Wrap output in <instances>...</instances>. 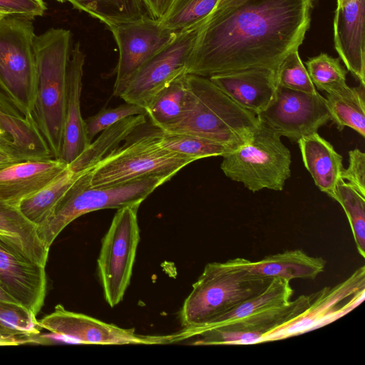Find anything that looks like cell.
<instances>
[{
  "instance_id": "603a6c76",
  "label": "cell",
  "mask_w": 365,
  "mask_h": 365,
  "mask_svg": "<svg viewBox=\"0 0 365 365\" xmlns=\"http://www.w3.org/2000/svg\"><path fill=\"white\" fill-rule=\"evenodd\" d=\"M146 115H135L123 119L103 130L83 153L68 164L76 173L91 170L106 156L120 145L146 123Z\"/></svg>"
},
{
  "instance_id": "8fae6325",
  "label": "cell",
  "mask_w": 365,
  "mask_h": 365,
  "mask_svg": "<svg viewBox=\"0 0 365 365\" xmlns=\"http://www.w3.org/2000/svg\"><path fill=\"white\" fill-rule=\"evenodd\" d=\"M257 117L280 137L295 142L317 133L330 120L327 100L318 92L308 93L279 86L269 104Z\"/></svg>"
},
{
  "instance_id": "8d00e7d4",
  "label": "cell",
  "mask_w": 365,
  "mask_h": 365,
  "mask_svg": "<svg viewBox=\"0 0 365 365\" xmlns=\"http://www.w3.org/2000/svg\"><path fill=\"white\" fill-rule=\"evenodd\" d=\"M46 9L44 0H0V10L9 15L31 20L42 16Z\"/></svg>"
},
{
  "instance_id": "e0dca14e",
  "label": "cell",
  "mask_w": 365,
  "mask_h": 365,
  "mask_svg": "<svg viewBox=\"0 0 365 365\" xmlns=\"http://www.w3.org/2000/svg\"><path fill=\"white\" fill-rule=\"evenodd\" d=\"M0 150L19 162L53 158L33 116H24L0 95Z\"/></svg>"
},
{
  "instance_id": "b9f144b4",
  "label": "cell",
  "mask_w": 365,
  "mask_h": 365,
  "mask_svg": "<svg viewBox=\"0 0 365 365\" xmlns=\"http://www.w3.org/2000/svg\"><path fill=\"white\" fill-rule=\"evenodd\" d=\"M6 15H9V14L2 10H0V19H1L2 17H4Z\"/></svg>"
},
{
  "instance_id": "ee69618b",
  "label": "cell",
  "mask_w": 365,
  "mask_h": 365,
  "mask_svg": "<svg viewBox=\"0 0 365 365\" xmlns=\"http://www.w3.org/2000/svg\"><path fill=\"white\" fill-rule=\"evenodd\" d=\"M58 2H60V3H63L64 2V0H56Z\"/></svg>"
},
{
  "instance_id": "7c38bea8",
  "label": "cell",
  "mask_w": 365,
  "mask_h": 365,
  "mask_svg": "<svg viewBox=\"0 0 365 365\" xmlns=\"http://www.w3.org/2000/svg\"><path fill=\"white\" fill-rule=\"evenodd\" d=\"M197 33V27L177 34L170 43L133 76L120 98L125 103L138 105L146 110L163 88L186 73Z\"/></svg>"
},
{
  "instance_id": "4fadbf2b",
  "label": "cell",
  "mask_w": 365,
  "mask_h": 365,
  "mask_svg": "<svg viewBox=\"0 0 365 365\" xmlns=\"http://www.w3.org/2000/svg\"><path fill=\"white\" fill-rule=\"evenodd\" d=\"M119 51L113 95L120 97L133 76L176 36L158 19L144 17L107 26Z\"/></svg>"
},
{
  "instance_id": "ac0fdd59",
  "label": "cell",
  "mask_w": 365,
  "mask_h": 365,
  "mask_svg": "<svg viewBox=\"0 0 365 365\" xmlns=\"http://www.w3.org/2000/svg\"><path fill=\"white\" fill-rule=\"evenodd\" d=\"M68 166L60 158L27 160L0 170V203L19 207L57 178Z\"/></svg>"
},
{
  "instance_id": "d6a6232c",
  "label": "cell",
  "mask_w": 365,
  "mask_h": 365,
  "mask_svg": "<svg viewBox=\"0 0 365 365\" xmlns=\"http://www.w3.org/2000/svg\"><path fill=\"white\" fill-rule=\"evenodd\" d=\"M305 64L314 86L319 91L329 93L348 86L346 82L348 71L341 65L339 58L321 53L309 58Z\"/></svg>"
},
{
  "instance_id": "83f0119b",
  "label": "cell",
  "mask_w": 365,
  "mask_h": 365,
  "mask_svg": "<svg viewBox=\"0 0 365 365\" xmlns=\"http://www.w3.org/2000/svg\"><path fill=\"white\" fill-rule=\"evenodd\" d=\"M107 26L137 20L148 15L140 0H64Z\"/></svg>"
},
{
  "instance_id": "f546056e",
  "label": "cell",
  "mask_w": 365,
  "mask_h": 365,
  "mask_svg": "<svg viewBox=\"0 0 365 365\" xmlns=\"http://www.w3.org/2000/svg\"><path fill=\"white\" fill-rule=\"evenodd\" d=\"M40 325L34 315L18 302L0 300V335L15 339L21 344L35 341Z\"/></svg>"
},
{
  "instance_id": "74e56055",
  "label": "cell",
  "mask_w": 365,
  "mask_h": 365,
  "mask_svg": "<svg viewBox=\"0 0 365 365\" xmlns=\"http://www.w3.org/2000/svg\"><path fill=\"white\" fill-rule=\"evenodd\" d=\"M148 15L155 19H161L174 0H140Z\"/></svg>"
},
{
  "instance_id": "f6af8a7d",
  "label": "cell",
  "mask_w": 365,
  "mask_h": 365,
  "mask_svg": "<svg viewBox=\"0 0 365 365\" xmlns=\"http://www.w3.org/2000/svg\"><path fill=\"white\" fill-rule=\"evenodd\" d=\"M0 233H4V232H0Z\"/></svg>"
},
{
  "instance_id": "30bf717a",
  "label": "cell",
  "mask_w": 365,
  "mask_h": 365,
  "mask_svg": "<svg viewBox=\"0 0 365 365\" xmlns=\"http://www.w3.org/2000/svg\"><path fill=\"white\" fill-rule=\"evenodd\" d=\"M365 298V267L334 287L314 292L310 306L294 319L262 334L259 344L295 336L327 325L350 312Z\"/></svg>"
},
{
  "instance_id": "484cf974",
  "label": "cell",
  "mask_w": 365,
  "mask_h": 365,
  "mask_svg": "<svg viewBox=\"0 0 365 365\" xmlns=\"http://www.w3.org/2000/svg\"><path fill=\"white\" fill-rule=\"evenodd\" d=\"M185 74L163 88L146 108V115L155 128L165 131L182 118L187 98Z\"/></svg>"
},
{
  "instance_id": "cb8c5ba5",
  "label": "cell",
  "mask_w": 365,
  "mask_h": 365,
  "mask_svg": "<svg viewBox=\"0 0 365 365\" xmlns=\"http://www.w3.org/2000/svg\"><path fill=\"white\" fill-rule=\"evenodd\" d=\"M365 86H349L327 94V105L339 130L349 127L365 137Z\"/></svg>"
},
{
  "instance_id": "d4e9b609",
  "label": "cell",
  "mask_w": 365,
  "mask_h": 365,
  "mask_svg": "<svg viewBox=\"0 0 365 365\" xmlns=\"http://www.w3.org/2000/svg\"><path fill=\"white\" fill-rule=\"evenodd\" d=\"M85 173V172H84ZM83 173L67 168L52 182L19 205L21 212L36 226L43 222Z\"/></svg>"
},
{
  "instance_id": "277c9868",
  "label": "cell",
  "mask_w": 365,
  "mask_h": 365,
  "mask_svg": "<svg viewBox=\"0 0 365 365\" xmlns=\"http://www.w3.org/2000/svg\"><path fill=\"white\" fill-rule=\"evenodd\" d=\"M71 31L51 28L35 38L37 82L32 116L53 158H60L64 136Z\"/></svg>"
},
{
  "instance_id": "e575fe53",
  "label": "cell",
  "mask_w": 365,
  "mask_h": 365,
  "mask_svg": "<svg viewBox=\"0 0 365 365\" xmlns=\"http://www.w3.org/2000/svg\"><path fill=\"white\" fill-rule=\"evenodd\" d=\"M135 115H146V111L138 105L125 103L115 108L101 110L96 114L84 119L86 135L90 143L97 134L107 128L123 119Z\"/></svg>"
},
{
  "instance_id": "5bb4252c",
  "label": "cell",
  "mask_w": 365,
  "mask_h": 365,
  "mask_svg": "<svg viewBox=\"0 0 365 365\" xmlns=\"http://www.w3.org/2000/svg\"><path fill=\"white\" fill-rule=\"evenodd\" d=\"M46 284V266L29 257L18 237L0 233V284L2 288L36 316L43 305Z\"/></svg>"
},
{
  "instance_id": "5b68a950",
  "label": "cell",
  "mask_w": 365,
  "mask_h": 365,
  "mask_svg": "<svg viewBox=\"0 0 365 365\" xmlns=\"http://www.w3.org/2000/svg\"><path fill=\"white\" fill-rule=\"evenodd\" d=\"M170 178L161 175L144 177L125 183L92 187L88 171L83 173L57 204L51 215L37 226L38 235L49 250L51 245L71 222L91 212L138 206L157 187Z\"/></svg>"
},
{
  "instance_id": "52a82bcc",
  "label": "cell",
  "mask_w": 365,
  "mask_h": 365,
  "mask_svg": "<svg viewBox=\"0 0 365 365\" xmlns=\"http://www.w3.org/2000/svg\"><path fill=\"white\" fill-rule=\"evenodd\" d=\"M220 168L250 191L283 190L291 176V153L281 137L260 122L251 139L222 156Z\"/></svg>"
},
{
  "instance_id": "ab89813d",
  "label": "cell",
  "mask_w": 365,
  "mask_h": 365,
  "mask_svg": "<svg viewBox=\"0 0 365 365\" xmlns=\"http://www.w3.org/2000/svg\"><path fill=\"white\" fill-rule=\"evenodd\" d=\"M21 344V342L17 339L5 337L0 335V346H13Z\"/></svg>"
},
{
  "instance_id": "60d3db41",
  "label": "cell",
  "mask_w": 365,
  "mask_h": 365,
  "mask_svg": "<svg viewBox=\"0 0 365 365\" xmlns=\"http://www.w3.org/2000/svg\"><path fill=\"white\" fill-rule=\"evenodd\" d=\"M0 300L17 302L12 297H11L0 284ZM19 303V302H18Z\"/></svg>"
},
{
  "instance_id": "836d02e7",
  "label": "cell",
  "mask_w": 365,
  "mask_h": 365,
  "mask_svg": "<svg viewBox=\"0 0 365 365\" xmlns=\"http://www.w3.org/2000/svg\"><path fill=\"white\" fill-rule=\"evenodd\" d=\"M279 86L308 93L317 92L307 70L303 64L298 49L289 53L277 69Z\"/></svg>"
},
{
  "instance_id": "4316f807",
  "label": "cell",
  "mask_w": 365,
  "mask_h": 365,
  "mask_svg": "<svg viewBox=\"0 0 365 365\" xmlns=\"http://www.w3.org/2000/svg\"><path fill=\"white\" fill-rule=\"evenodd\" d=\"M0 232L18 237L31 259L46 265L49 250L41 242L37 226L26 218L19 207L0 203Z\"/></svg>"
},
{
  "instance_id": "f35d334b",
  "label": "cell",
  "mask_w": 365,
  "mask_h": 365,
  "mask_svg": "<svg viewBox=\"0 0 365 365\" xmlns=\"http://www.w3.org/2000/svg\"><path fill=\"white\" fill-rule=\"evenodd\" d=\"M16 163L19 161L0 150V170Z\"/></svg>"
},
{
  "instance_id": "44dd1931",
  "label": "cell",
  "mask_w": 365,
  "mask_h": 365,
  "mask_svg": "<svg viewBox=\"0 0 365 365\" xmlns=\"http://www.w3.org/2000/svg\"><path fill=\"white\" fill-rule=\"evenodd\" d=\"M304 165L317 187L334 200L335 188L344 169L342 156L315 133L298 141Z\"/></svg>"
},
{
  "instance_id": "ba28073f",
  "label": "cell",
  "mask_w": 365,
  "mask_h": 365,
  "mask_svg": "<svg viewBox=\"0 0 365 365\" xmlns=\"http://www.w3.org/2000/svg\"><path fill=\"white\" fill-rule=\"evenodd\" d=\"M192 162L162 147L153 130L135 138L130 135L106 156L88 171L89 183L92 187H106L151 175L171 178Z\"/></svg>"
},
{
  "instance_id": "3957f363",
  "label": "cell",
  "mask_w": 365,
  "mask_h": 365,
  "mask_svg": "<svg viewBox=\"0 0 365 365\" xmlns=\"http://www.w3.org/2000/svg\"><path fill=\"white\" fill-rule=\"evenodd\" d=\"M185 81L184 115L166 132L199 136L233 150L251 139L260 124L256 114L237 104L209 78L186 73Z\"/></svg>"
},
{
  "instance_id": "d590c367",
  "label": "cell",
  "mask_w": 365,
  "mask_h": 365,
  "mask_svg": "<svg viewBox=\"0 0 365 365\" xmlns=\"http://www.w3.org/2000/svg\"><path fill=\"white\" fill-rule=\"evenodd\" d=\"M341 178L365 195V153L358 148L349 152V165L344 168Z\"/></svg>"
},
{
  "instance_id": "ffe728a7",
  "label": "cell",
  "mask_w": 365,
  "mask_h": 365,
  "mask_svg": "<svg viewBox=\"0 0 365 365\" xmlns=\"http://www.w3.org/2000/svg\"><path fill=\"white\" fill-rule=\"evenodd\" d=\"M209 78L237 104L257 115L269 104L278 86L277 69L268 68L225 73Z\"/></svg>"
},
{
  "instance_id": "7bdbcfd3",
  "label": "cell",
  "mask_w": 365,
  "mask_h": 365,
  "mask_svg": "<svg viewBox=\"0 0 365 365\" xmlns=\"http://www.w3.org/2000/svg\"><path fill=\"white\" fill-rule=\"evenodd\" d=\"M336 5H339L342 0H336Z\"/></svg>"
},
{
  "instance_id": "1f68e13d",
  "label": "cell",
  "mask_w": 365,
  "mask_h": 365,
  "mask_svg": "<svg viewBox=\"0 0 365 365\" xmlns=\"http://www.w3.org/2000/svg\"><path fill=\"white\" fill-rule=\"evenodd\" d=\"M334 200L344 209L359 254L365 257V195L341 178L335 188Z\"/></svg>"
},
{
  "instance_id": "2e32d148",
  "label": "cell",
  "mask_w": 365,
  "mask_h": 365,
  "mask_svg": "<svg viewBox=\"0 0 365 365\" xmlns=\"http://www.w3.org/2000/svg\"><path fill=\"white\" fill-rule=\"evenodd\" d=\"M365 0H342L333 21L334 48L347 71L365 86Z\"/></svg>"
},
{
  "instance_id": "9c48e42d",
  "label": "cell",
  "mask_w": 365,
  "mask_h": 365,
  "mask_svg": "<svg viewBox=\"0 0 365 365\" xmlns=\"http://www.w3.org/2000/svg\"><path fill=\"white\" fill-rule=\"evenodd\" d=\"M138 207L118 209L101 241L97 270L104 299L110 307L123 300L130 284L140 238Z\"/></svg>"
},
{
  "instance_id": "8992f818",
  "label": "cell",
  "mask_w": 365,
  "mask_h": 365,
  "mask_svg": "<svg viewBox=\"0 0 365 365\" xmlns=\"http://www.w3.org/2000/svg\"><path fill=\"white\" fill-rule=\"evenodd\" d=\"M36 36L31 19H0V88L24 116H32L36 98Z\"/></svg>"
},
{
  "instance_id": "7a4b0ae2",
  "label": "cell",
  "mask_w": 365,
  "mask_h": 365,
  "mask_svg": "<svg viewBox=\"0 0 365 365\" xmlns=\"http://www.w3.org/2000/svg\"><path fill=\"white\" fill-rule=\"evenodd\" d=\"M249 259L236 257L207 263L192 284L180 312L182 330L175 342L194 337L204 327L262 292L273 277L254 272Z\"/></svg>"
},
{
  "instance_id": "6da1fadb",
  "label": "cell",
  "mask_w": 365,
  "mask_h": 365,
  "mask_svg": "<svg viewBox=\"0 0 365 365\" xmlns=\"http://www.w3.org/2000/svg\"><path fill=\"white\" fill-rule=\"evenodd\" d=\"M312 7V0H217L197 27L186 73L277 69L303 43Z\"/></svg>"
},
{
  "instance_id": "7402d4cb",
  "label": "cell",
  "mask_w": 365,
  "mask_h": 365,
  "mask_svg": "<svg viewBox=\"0 0 365 365\" xmlns=\"http://www.w3.org/2000/svg\"><path fill=\"white\" fill-rule=\"evenodd\" d=\"M326 264L327 261L321 257L309 256L302 250H291L265 256L258 261L249 260L247 267L269 277L314 280L324 272Z\"/></svg>"
},
{
  "instance_id": "f1b7e54d",
  "label": "cell",
  "mask_w": 365,
  "mask_h": 365,
  "mask_svg": "<svg viewBox=\"0 0 365 365\" xmlns=\"http://www.w3.org/2000/svg\"><path fill=\"white\" fill-rule=\"evenodd\" d=\"M160 145L193 161L209 157L222 156L233 149L222 144L193 135L170 133L154 129Z\"/></svg>"
},
{
  "instance_id": "d6986e66",
  "label": "cell",
  "mask_w": 365,
  "mask_h": 365,
  "mask_svg": "<svg viewBox=\"0 0 365 365\" xmlns=\"http://www.w3.org/2000/svg\"><path fill=\"white\" fill-rule=\"evenodd\" d=\"M86 56L79 42L72 47L68 65L63 143L60 159L69 164L88 146L81 96Z\"/></svg>"
},
{
  "instance_id": "9a60e30c",
  "label": "cell",
  "mask_w": 365,
  "mask_h": 365,
  "mask_svg": "<svg viewBox=\"0 0 365 365\" xmlns=\"http://www.w3.org/2000/svg\"><path fill=\"white\" fill-rule=\"evenodd\" d=\"M41 328L78 342L88 344H160L172 342L168 336L139 335L133 329H125L92 317L68 311L61 304L38 322Z\"/></svg>"
},
{
  "instance_id": "4dcf8cb0",
  "label": "cell",
  "mask_w": 365,
  "mask_h": 365,
  "mask_svg": "<svg viewBox=\"0 0 365 365\" xmlns=\"http://www.w3.org/2000/svg\"><path fill=\"white\" fill-rule=\"evenodd\" d=\"M217 0H174L167 12L158 19L161 25L175 33L198 27L213 9Z\"/></svg>"
}]
</instances>
